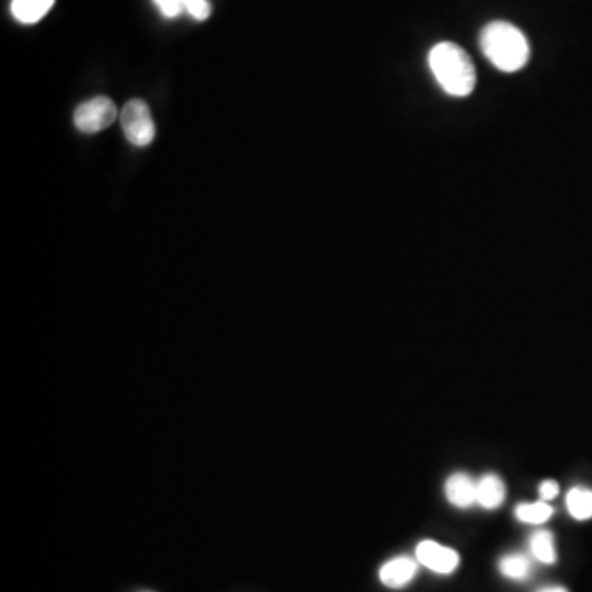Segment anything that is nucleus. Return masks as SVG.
I'll return each mask as SVG.
<instances>
[{
  "label": "nucleus",
  "mask_w": 592,
  "mask_h": 592,
  "mask_svg": "<svg viewBox=\"0 0 592 592\" xmlns=\"http://www.w3.org/2000/svg\"><path fill=\"white\" fill-rule=\"evenodd\" d=\"M428 66L444 93L466 98L476 88V68L471 56L456 43L441 42L428 53Z\"/></svg>",
  "instance_id": "nucleus-1"
},
{
  "label": "nucleus",
  "mask_w": 592,
  "mask_h": 592,
  "mask_svg": "<svg viewBox=\"0 0 592 592\" xmlns=\"http://www.w3.org/2000/svg\"><path fill=\"white\" fill-rule=\"evenodd\" d=\"M479 45L491 65L504 73L522 70L530 58V45L522 30L502 20L482 28Z\"/></svg>",
  "instance_id": "nucleus-2"
},
{
  "label": "nucleus",
  "mask_w": 592,
  "mask_h": 592,
  "mask_svg": "<svg viewBox=\"0 0 592 592\" xmlns=\"http://www.w3.org/2000/svg\"><path fill=\"white\" fill-rule=\"evenodd\" d=\"M121 124L125 139L135 147H147L155 139L152 112L142 99H132L125 104L121 112Z\"/></svg>",
  "instance_id": "nucleus-3"
},
{
  "label": "nucleus",
  "mask_w": 592,
  "mask_h": 592,
  "mask_svg": "<svg viewBox=\"0 0 592 592\" xmlns=\"http://www.w3.org/2000/svg\"><path fill=\"white\" fill-rule=\"evenodd\" d=\"M117 119V107L106 96L89 99L74 111V125L83 134H98Z\"/></svg>",
  "instance_id": "nucleus-4"
},
{
  "label": "nucleus",
  "mask_w": 592,
  "mask_h": 592,
  "mask_svg": "<svg viewBox=\"0 0 592 592\" xmlns=\"http://www.w3.org/2000/svg\"><path fill=\"white\" fill-rule=\"evenodd\" d=\"M417 560L420 565L438 574L453 573L459 565L458 551L431 540H425L417 546Z\"/></svg>",
  "instance_id": "nucleus-5"
},
{
  "label": "nucleus",
  "mask_w": 592,
  "mask_h": 592,
  "mask_svg": "<svg viewBox=\"0 0 592 592\" xmlns=\"http://www.w3.org/2000/svg\"><path fill=\"white\" fill-rule=\"evenodd\" d=\"M418 566L412 558L397 556L380 568L379 578L387 588L400 589L417 576Z\"/></svg>",
  "instance_id": "nucleus-6"
},
{
  "label": "nucleus",
  "mask_w": 592,
  "mask_h": 592,
  "mask_svg": "<svg viewBox=\"0 0 592 592\" xmlns=\"http://www.w3.org/2000/svg\"><path fill=\"white\" fill-rule=\"evenodd\" d=\"M444 491L449 502L459 509H468L471 505L477 504V484L463 472L449 477Z\"/></svg>",
  "instance_id": "nucleus-7"
},
{
  "label": "nucleus",
  "mask_w": 592,
  "mask_h": 592,
  "mask_svg": "<svg viewBox=\"0 0 592 592\" xmlns=\"http://www.w3.org/2000/svg\"><path fill=\"white\" fill-rule=\"evenodd\" d=\"M55 5V0H12L10 12L20 24H38Z\"/></svg>",
  "instance_id": "nucleus-8"
},
{
  "label": "nucleus",
  "mask_w": 592,
  "mask_h": 592,
  "mask_svg": "<svg viewBox=\"0 0 592 592\" xmlns=\"http://www.w3.org/2000/svg\"><path fill=\"white\" fill-rule=\"evenodd\" d=\"M505 486L502 479L495 474H487L477 482V504L484 509H497L504 504Z\"/></svg>",
  "instance_id": "nucleus-9"
},
{
  "label": "nucleus",
  "mask_w": 592,
  "mask_h": 592,
  "mask_svg": "<svg viewBox=\"0 0 592 592\" xmlns=\"http://www.w3.org/2000/svg\"><path fill=\"white\" fill-rule=\"evenodd\" d=\"M569 514L576 520L592 518V491L583 487H574L566 497Z\"/></svg>",
  "instance_id": "nucleus-10"
},
{
  "label": "nucleus",
  "mask_w": 592,
  "mask_h": 592,
  "mask_svg": "<svg viewBox=\"0 0 592 592\" xmlns=\"http://www.w3.org/2000/svg\"><path fill=\"white\" fill-rule=\"evenodd\" d=\"M530 550L540 563L553 565L556 561L553 533L548 532V530H538L537 533H533L532 540H530Z\"/></svg>",
  "instance_id": "nucleus-11"
},
{
  "label": "nucleus",
  "mask_w": 592,
  "mask_h": 592,
  "mask_svg": "<svg viewBox=\"0 0 592 592\" xmlns=\"http://www.w3.org/2000/svg\"><path fill=\"white\" fill-rule=\"evenodd\" d=\"M499 569L505 578L523 581L532 573V563H530L527 556L514 553V555L504 556L499 561Z\"/></svg>",
  "instance_id": "nucleus-12"
},
{
  "label": "nucleus",
  "mask_w": 592,
  "mask_h": 592,
  "mask_svg": "<svg viewBox=\"0 0 592 592\" xmlns=\"http://www.w3.org/2000/svg\"><path fill=\"white\" fill-rule=\"evenodd\" d=\"M518 520L532 525H542L553 517V507L548 502H535V504L518 505L515 510Z\"/></svg>",
  "instance_id": "nucleus-13"
},
{
  "label": "nucleus",
  "mask_w": 592,
  "mask_h": 592,
  "mask_svg": "<svg viewBox=\"0 0 592 592\" xmlns=\"http://www.w3.org/2000/svg\"><path fill=\"white\" fill-rule=\"evenodd\" d=\"M181 4L183 9L198 22H204L211 15V4L208 0H181Z\"/></svg>",
  "instance_id": "nucleus-14"
},
{
  "label": "nucleus",
  "mask_w": 592,
  "mask_h": 592,
  "mask_svg": "<svg viewBox=\"0 0 592 592\" xmlns=\"http://www.w3.org/2000/svg\"><path fill=\"white\" fill-rule=\"evenodd\" d=\"M153 4L157 5L158 10L167 19H176L185 10L181 0H153Z\"/></svg>",
  "instance_id": "nucleus-15"
},
{
  "label": "nucleus",
  "mask_w": 592,
  "mask_h": 592,
  "mask_svg": "<svg viewBox=\"0 0 592 592\" xmlns=\"http://www.w3.org/2000/svg\"><path fill=\"white\" fill-rule=\"evenodd\" d=\"M538 491H540L543 502H548V500H553L556 495L560 494V486L555 481H543Z\"/></svg>",
  "instance_id": "nucleus-16"
},
{
  "label": "nucleus",
  "mask_w": 592,
  "mask_h": 592,
  "mask_svg": "<svg viewBox=\"0 0 592 592\" xmlns=\"http://www.w3.org/2000/svg\"><path fill=\"white\" fill-rule=\"evenodd\" d=\"M538 592H568L565 588H560V586H555V588H545L542 591Z\"/></svg>",
  "instance_id": "nucleus-17"
}]
</instances>
